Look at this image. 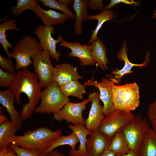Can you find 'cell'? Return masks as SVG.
<instances>
[{"label":"cell","mask_w":156,"mask_h":156,"mask_svg":"<svg viewBox=\"0 0 156 156\" xmlns=\"http://www.w3.org/2000/svg\"><path fill=\"white\" fill-rule=\"evenodd\" d=\"M42 88L35 73L27 68L17 71L16 80L8 89L14 95L18 105L21 103V93L25 94L28 98V102L23 105L21 111L22 121L31 116L40 99Z\"/></svg>","instance_id":"1"},{"label":"cell","mask_w":156,"mask_h":156,"mask_svg":"<svg viewBox=\"0 0 156 156\" xmlns=\"http://www.w3.org/2000/svg\"><path fill=\"white\" fill-rule=\"evenodd\" d=\"M62 134L60 129L52 131L47 127H40L33 131L27 130L22 135H15L12 144L42 153Z\"/></svg>","instance_id":"2"},{"label":"cell","mask_w":156,"mask_h":156,"mask_svg":"<svg viewBox=\"0 0 156 156\" xmlns=\"http://www.w3.org/2000/svg\"><path fill=\"white\" fill-rule=\"evenodd\" d=\"M42 50L36 39L28 35L24 36L13 47L11 53L12 58L16 61V70L27 68L32 64V57Z\"/></svg>","instance_id":"3"},{"label":"cell","mask_w":156,"mask_h":156,"mask_svg":"<svg viewBox=\"0 0 156 156\" xmlns=\"http://www.w3.org/2000/svg\"><path fill=\"white\" fill-rule=\"evenodd\" d=\"M40 99V102L35 109V113H53L62 108L70 101L68 97L63 93L59 86L54 82L42 91Z\"/></svg>","instance_id":"4"},{"label":"cell","mask_w":156,"mask_h":156,"mask_svg":"<svg viewBox=\"0 0 156 156\" xmlns=\"http://www.w3.org/2000/svg\"><path fill=\"white\" fill-rule=\"evenodd\" d=\"M150 125L146 119H143L140 115H138L121 129L130 150L138 153Z\"/></svg>","instance_id":"5"},{"label":"cell","mask_w":156,"mask_h":156,"mask_svg":"<svg viewBox=\"0 0 156 156\" xmlns=\"http://www.w3.org/2000/svg\"><path fill=\"white\" fill-rule=\"evenodd\" d=\"M135 116L130 111L115 109L104 118L97 130L112 139L117 131L132 120Z\"/></svg>","instance_id":"6"},{"label":"cell","mask_w":156,"mask_h":156,"mask_svg":"<svg viewBox=\"0 0 156 156\" xmlns=\"http://www.w3.org/2000/svg\"><path fill=\"white\" fill-rule=\"evenodd\" d=\"M49 52L42 50L31 58L35 74L42 87L49 86L53 82L55 67L52 65Z\"/></svg>","instance_id":"7"},{"label":"cell","mask_w":156,"mask_h":156,"mask_svg":"<svg viewBox=\"0 0 156 156\" xmlns=\"http://www.w3.org/2000/svg\"><path fill=\"white\" fill-rule=\"evenodd\" d=\"M90 101L91 99L88 98L79 103L69 101L62 108L53 112V118L58 121L64 120L73 125L82 124L84 125L85 120L82 113L86 108V104Z\"/></svg>","instance_id":"8"},{"label":"cell","mask_w":156,"mask_h":156,"mask_svg":"<svg viewBox=\"0 0 156 156\" xmlns=\"http://www.w3.org/2000/svg\"><path fill=\"white\" fill-rule=\"evenodd\" d=\"M116 84L113 78L103 77L101 81H95L93 76L91 79L85 81L84 86H93L98 88L99 91V98L103 104V111L106 117L113 112L115 109L112 98V88L113 85Z\"/></svg>","instance_id":"9"},{"label":"cell","mask_w":156,"mask_h":156,"mask_svg":"<svg viewBox=\"0 0 156 156\" xmlns=\"http://www.w3.org/2000/svg\"><path fill=\"white\" fill-rule=\"evenodd\" d=\"M55 31L54 27H45L42 24L38 25L33 31L38 38L41 49L48 51L51 57L59 62L61 53L56 51V45L58 42H61L63 39L60 35L57 36V40L53 38L51 34H54Z\"/></svg>","instance_id":"10"},{"label":"cell","mask_w":156,"mask_h":156,"mask_svg":"<svg viewBox=\"0 0 156 156\" xmlns=\"http://www.w3.org/2000/svg\"><path fill=\"white\" fill-rule=\"evenodd\" d=\"M128 49L126 45V41L125 40L122 44L121 47L117 54L118 59L120 61L124 62V65L121 69L116 68L114 69L109 76L114 79L117 85H119L121 79L124 75L134 72L133 70H132L133 67H145L148 64L150 61L149 53L148 51L146 53L145 59L143 63L141 64L132 63L128 58Z\"/></svg>","instance_id":"11"},{"label":"cell","mask_w":156,"mask_h":156,"mask_svg":"<svg viewBox=\"0 0 156 156\" xmlns=\"http://www.w3.org/2000/svg\"><path fill=\"white\" fill-rule=\"evenodd\" d=\"M88 98L91 99V104L88 117L85 121V127L91 133L97 130L105 118L103 106L100 103L99 92H94L89 94Z\"/></svg>","instance_id":"12"},{"label":"cell","mask_w":156,"mask_h":156,"mask_svg":"<svg viewBox=\"0 0 156 156\" xmlns=\"http://www.w3.org/2000/svg\"><path fill=\"white\" fill-rule=\"evenodd\" d=\"M60 45L70 49L68 56L78 57L81 66H92L96 64L91 54V44H81L77 41L72 42L63 40Z\"/></svg>","instance_id":"13"},{"label":"cell","mask_w":156,"mask_h":156,"mask_svg":"<svg viewBox=\"0 0 156 156\" xmlns=\"http://www.w3.org/2000/svg\"><path fill=\"white\" fill-rule=\"evenodd\" d=\"M112 139L97 129L92 132L86 144L88 156L100 155L107 148Z\"/></svg>","instance_id":"14"},{"label":"cell","mask_w":156,"mask_h":156,"mask_svg":"<svg viewBox=\"0 0 156 156\" xmlns=\"http://www.w3.org/2000/svg\"><path fill=\"white\" fill-rule=\"evenodd\" d=\"M77 67L70 64L63 63L55 67L53 82L59 86L69 82L82 79Z\"/></svg>","instance_id":"15"},{"label":"cell","mask_w":156,"mask_h":156,"mask_svg":"<svg viewBox=\"0 0 156 156\" xmlns=\"http://www.w3.org/2000/svg\"><path fill=\"white\" fill-rule=\"evenodd\" d=\"M16 101L12 92L8 89L0 90V103L6 109L9 113L12 123L18 129L22 125L21 115L16 110L14 105Z\"/></svg>","instance_id":"16"},{"label":"cell","mask_w":156,"mask_h":156,"mask_svg":"<svg viewBox=\"0 0 156 156\" xmlns=\"http://www.w3.org/2000/svg\"><path fill=\"white\" fill-rule=\"evenodd\" d=\"M34 11L42 21L45 27H51L62 23L69 18L68 15L63 12H58L51 9L45 10L38 3Z\"/></svg>","instance_id":"17"},{"label":"cell","mask_w":156,"mask_h":156,"mask_svg":"<svg viewBox=\"0 0 156 156\" xmlns=\"http://www.w3.org/2000/svg\"><path fill=\"white\" fill-rule=\"evenodd\" d=\"M68 127L77 135L79 140V145L77 150L71 149L69 152L71 156H88L86 148L88 135L91 133L82 124L69 125Z\"/></svg>","instance_id":"18"},{"label":"cell","mask_w":156,"mask_h":156,"mask_svg":"<svg viewBox=\"0 0 156 156\" xmlns=\"http://www.w3.org/2000/svg\"><path fill=\"white\" fill-rule=\"evenodd\" d=\"M75 13V33L77 35L82 34V22L88 20L87 0H74L72 5Z\"/></svg>","instance_id":"19"},{"label":"cell","mask_w":156,"mask_h":156,"mask_svg":"<svg viewBox=\"0 0 156 156\" xmlns=\"http://www.w3.org/2000/svg\"><path fill=\"white\" fill-rule=\"evenodd\" d=\"M91 45V54L96 64L103 71L107 70L109 63L106 56L107 50L104 43L97 37Z\"/></svg>","instance_id":"20"},{"label":"cell","mask_w":156,"mask_h":156,"mask_svg":"<svg viewBox=\"0 0 156 156\" xmlns=\"http://www.w3.org/2000/svg\"><path fill=\"white\" fill-rule=\"evenodd\" d=\"M139 88L137 83H127L124 97L126 110H135L139 105Z\"/></svg>","instance_id":"21"},{"label":"cell","mask_w":156,"mask_h":156,"mask_svg":"<svg viewBox=\"0 0 156 156\" xmlns=\"http://www.w3.org/2000/svg\"><path fill=\"white\" fill-rule=\"evenodd\" d=\"M107 148L116 155H121L127 153L130 151L127 141L121 130L115 134Z\"/></svg>","instance_id":"22"},{"label":"cell","mask_w":156,"mask_h":156,"mask_svg":"<svg viewBox=\"0 0 156 156\" xmlns=\"http://www.w3.org/2000/svg\"><path fill=\"white\" fill-rule=\"evenodd\" d=\"M16 21L13 19L5 20L0 24V43L2 45L4 50L8 57L12 58L11 53L9 52L8 48H12L13 45L10 43L6 39L5 33L7 30H13L20 31L15 23Z\"/></svg>","instance_id":"23"},{"label":"cell","mask_w":156,"mask_h":156,"mask_svg":"<svg viewBox=\"0 0 156 156\" xmlns=\"http://www.w3.org/2000/svg\"><path fill=\"white\" fill-rule=\"evenodd\" d=\"M138 153L140 156H156V133L152 128L148 129Z\"/></svg>","instance_id":"24"},{"label":"cell","mask_w":156,"mask_h":156,"mask_svg":"<svg viewBox=\"0 0 156 156\" xmlns=\"http://www.w3.org/2000/svg\"><path fill=\"white\" fill-rule=\"evenodd\" d=\"M18 129L10 120L0 124V148L8 147Z\"/></svg>","instance_id":"25"},{"label":"cell","mask_w":156,"mask_h":156,"mask_svg":"<svg viewBox=\"0 0 156 156\" xmlns=\"http://www.w3.org/2000/svg\"><path fill=\"white\" fill-rule=\"evenodd\" d=\"M114 18V12L111 9H105L100 14L95 15H88V20H96L98 21L97 25L92 32L91 37L88 44L96 40L98 33L104 23L106 21L112 20Z\"/></svg>","instance_id":"26"},{"label":"cell","mask_w":156,"mask_h":156,"mask_svg":"<svg viewBox=\"0 0 156 156\" xmlns=\"http://www.w3.org/2000/svg\"><path fill=\"white\" fill-rule=\"evenodd\" d=\"M79 142L78 138L76 134L73 132L70 134L64 136L62 135L59 136L52 144L43 152L45 156L47 154L52 151L56 147L64 145H69L71 148V149L76 150V144Z\"/></svg>","instance_id":"27"},{"label":"cell","mask_w":156,"mask_h":156,"mask_svg":"<svg viewBox=\"0 0 156 156\" xmlns=\"http://www.w3.org/2000/svg\"><path fill=\"white\" fill-rule=\"evenodd\" d=\"M63 93L66 96H73L81 99L86 92L85 86L78 80L69 82L60 86Z\"/></svg>","instance_id":"28"},{"label":"cell","mask_w":156,"mask_h":156,"mask_svg":"<svg viewBox=\"0 0 156 156\" xmlns=\"http://www.w3.org/2000/svg\"><path fill=\"white\" fill-rule=\"evenodd\" d=\"M127 83L122 85L114 84L112 88V98L115 109L126 111L124 97Z\"/></svg>","instance_id":"29"},{"label":"cell","mask_w":156,"mask_h":156,"mask_svg":"<svg viewBox=\"0 0 156 156\" xmlns=\"http://www.w3.org/2000/svg\"><path fill=\"white\" fill-rule=\"evenodd\" d=\"M38 3L35 0H17L16 5L12 6L11 12L14 15L18 16L27 10L34 11Z\"/></svg>","instance_id":"30"},{"label":"cell","mask_w":156,"mask_h":156,"mask_svg":"<svg viewBox=\"0 0 156 156\" xmlns=\"http://www.w3.org/2000/svg\"><path fill=\"white\" fill-rule=\"evenodd\" d=\"M37 1L42 3L45 7H48L52 9L60 10L63 13L68 15L69 18L74 20L75 19V14L68 7L60 3L57 1L38 0Z\"/></svg>","instance_id":"31"},{"label":"cell","mask_w":156,"mask_h":156,"mask_svg":"<svg viewBox=\"0 0 156 156\" xmlns=\"http://www.w3.org/2000/svg\"><path fill=\"white\" fill-rule=\"evenodd\" d=\"M16 77V73L13 74L0 68V87L9 88L13 84Z\"/></svg>","instance_id":"32"},{"label":"cell","mask_w":156,"mask_h":156,"mask_svg":"<svg viewBox=\"0 0 156 156\" xmlns=\"http://www.w3.org/2000/svg\"><path fill=\"white\" fill-rule=\"evenodd\" d=\"M8 146L12 149L17 156H45L42 153L27 149L12 143Z\"/></svg>","instance_id":"33"},{"label":"cell","mask_w":156,"mask_h":156,"mask_svg":"<svg viewBox=\"0 0 156 156\" xmlns=\"http://www.w3.org/2000/svg\"><path fill=\"white\" fill-rule=\"evenodd\" d=\"M0 65L3 70L11 73L16 74L15 66L13 64L11 58H6L0 55Z\"/></svg>","instance_id":"34"},{"label":"cell","mask_w":156,"mask_h":156,"mask_svg":"<svg viewBox=\"0 0 156 156\" xmlns=\"http://www.w3.org/2000/svg\"><path fill=\"white\" fill-rule=\"evenodd\" d=\"M147 116L152 128L156 133V99L149 105Z\"/></svg>","instance_id":"35"},{"label":"cell","mask_w":156,"mask_h":156,"mask_svg":"<svg viewBox=\"0 0 156 156\" xmlns=\"http://www.w3.org/2000/svg\"><path fill=\"white\" fill-rule=\"evenodd\" d=\"M88 7L91 9L98 10L101 12L104 10L105 6L102 0H87Z\"/></svg>","instance_id":"36"},{"label":"cell","mask_w":156,"mask_h":156,"mask_svg":"<svg viewBox=\"0 0 156 156\" xmlns=\"http://www.w3.org/2000/svg\"><path fill=\"white\" fill-rule=\"evenodd\" d=\"M122 3L124 4H137L136 2L133 0H111L110 3L105 6V9H111L115 5L119 3Z\"/></svg>","instance_id":"37"},{"label":"cell","mask_w":156,"mask_h":156,"mask_svg":"<svg viewBox=\"0 0 156 156\" xmlns=\"http://www.w3.org/2000/svg\"><path fill=\"white\" fill-rule=\"evenodd\" d=\"M0 156H17L14 152L8 146L0 148Z\"/></svg>","instance_id":"38"},{"label":"cell","mask_w":156,"mask_h":156,"mask_svg":"<svg viewBox=\"0 0 156 156\" xmlns=\"http://www.w3.org/2000/svg\"><path fill=\"white\" fill-rule=\"evenodd\" d=\"M57 1L60 3L67 7L73 4L74 3V0H57Z\"/></svg>","instance_id":"39"},{"label":"cell","mask_w":156,"mask_h":156,"mask_svg":"<svg viewBox=\"0 0 156 156\" xmlns=\"http://www.w3.org/2000/svg\"><path fill=\"white\" fill-rule=\"evenodd\" d=\"M46 156H64V155L57 150H53L48 153Z\"/></svg>","instance_id":"40"},{"label":"cell","mask_w":156,"mask_h":156,"mask_svg":"<svg viewBox=\"0 0 156 156\" xmlns=\"http://www.w3.org/2000/svg\"><path fill=\"white\" fill-rule=\"evenodd\" d=\"M115 154L114 153L107 148L99 156H115Z\"/></svg>","instance_id":"41"},{"label":"cell","mask_w":156,"mask_h":156,"mask_svg":"<svg viewBox=\"0 0 156 156\" xmlns=\"http://www.w3.org/2000/svg\"><path fill=\"white\" fill-rule=\"evenodd\" d=\"M121 156H140V155L138 153L130 150L127 153Z\"/></svg>","instance_id":"42"},{"label":"cell","mask_w":156,"mask_h":156,"mask_svg":"<svg viewBox=\"0 0 156 156\" xmlns=\"http://www.w3.org/2000/svg\"><path fill=\"white\" fill-rule=\"evenodd\" d=\"M8 120L7 117L4 115H0V124H1Z\"/></svg>","instance_id":"43"},{"label":"cell","mask_w":156,"mask_h":156,"mask_svg":"<svg viewBox=\"0 0 156 156\" xmlns=\"http://www.w3.org/2000/svg\"><path fill=\"white\" fill-rule=\"evenodd\" d=\"M153 18L156 19V10L154 11V13L152 17Z\"/></svg>","instance_id":"44"},{"label":"cell","mask_w":156,"mask_h":156,"mask_svg":"<svg viewBox=\"0 0 156 156\" xmlns=\"http://www.w3.org/2000/svg\"><path fill=\"white\" fill-rule=\"evenodd\" d=\"M115 156H121V155H116Z\"/></svg>","instance_id":"45"}]
</instances>
